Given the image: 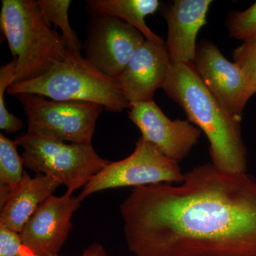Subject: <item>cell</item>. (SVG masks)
<instances>
[{
    "instance_id": "cell-14",
    "label": "cell",
    "mask_w": 256,
    "mask_h": 256,
    "mask_svg": "<svg viewBox=\"0 0 256 256\" xmlns=\"http://www.w3.org/2000/svg\"><path fill=\"white\" fill-rule=\"evenodd\" d=\"M62 185L52 176L36 174L31 178L24 172L22 180L12 190L0 214V226L20 234L42 204Z\"/></svg>"
},
{
    "instance_id": "cell-7",
    "label": "cell",
    "mask_w": 256,
    "mask_h": 256,
    "mask_svg": "<svg viewBox=\"0 0 256 256\" xmlns=\"http://www.w3.org/2000/svg\"><path fill=\"white\" fill-rule=\"evenodd\" d=\"M178 164L140 137L130 156L109 162L84 186L78 198L82 202L92 194L108 188L181 183L184 174Z\"/></svg>"
},
{
    "instance_id": "cell-22",
    "label": "cell",
    "mask_w": 256,
    "mask_h": 256,
    "mask_svg": "<svg viewBox=\"0 0 256 256\" xmlns=\"http://www.w3.org/2000/svg\"><path fill=\"white\" fill-rule=\"evenodd\" d=\"M80 256H108L105 248L98 242H94L82 252Z\"/></svg>"
},
{
    "instance_id": "cell-12",
    "label": "cell",
    "mask_w": 256,
    "mask_h": 256,
    "mask_svg": "<svg viewBox=\"0 0 256 256\" xmlns=\"http://www.w3.org/2000/svg\"><path fill=\"white\" fill-rule=\"evenodd\" d=\"M172 66L165 42L146 40L118 78L130 104L153 101L156 90L164 86Z\"/></svg>"
},
{
    "instance_id": "cell-4",
    "label": "cell",
    "mask_w": 256,
    "mask_h": 256,
    "mask_svg": "<svg viewBox=\"0 0 256 256\" xmlns=\"http://www.w3.org/2000/svg\"><path fill=\"white\" fill-rule=\"evenodd\" d=\"M8 92L14 96L36 94L58 101L94 102L111 112H122L130 105L118 79L106 75L80 53L69 48L64 60L46 74L33 80L11 84Z\"/></svg>"
},
{
    "instance_id": "cell-23",
    "label": "cell",
    "mask_w": 256,
    "mask_h": 256,
    "mask_svg": "<svg viewBox=\"0 0 256 256\" xmlns=\"http://www.w3.org/2000/svg\"><path fill=\"white\" fill-rule=\"evenodd\" d=\"M12 190L8 186L0 184V208H2L6 204L11 196Z\"/></svg>"
},
{
    "instance_id": "cell-21",
    "label": "cell",
    "mask_w": 256,
    "mask_h": 256,
    "mask_svg": "<svg viewBox=\"0 0 256 256\" xmlns=\"http://www.w3.org/2000/svg\"><path fill=\"white\" fill-rule=\"evenodd\" d=\"M31 252L24 246L20 234L0 226V256H30Z\"/></svg>"
},
{
    "instance_id": "cell-9",
    "label": "cell",
    "mask_w": 256,
    "mask_h": 256,
    "mask_svg": "<svg viewBox=\"0 0 256 256\" xmlns=\"http://www.w3.org/2000/svg\"><path fill=\"white\" fill-rule=\"evenodd\" d=\"M196 73L212 94L234 117L242 120L256 88L240 68L229 62L212 42L197 44L193 63Z\"/></svg>"
},
{
    "instance_id": "cell-24",
    "label": "cell",
    "mask_w": 256,
    "mask_h": 256,
    "mask_svg": "<svg viewBox=\"0 0 256 256\" xmlns=\"http://www.w3.org/2000/svg\"><path fill=\"white\" fill-rule=\"evenodd\" d=\"M35 256V255H33V256Z\"/></svg>"
},
{
    "instance_id": "cell-20",
    "label": "cell",
    "mask_w": 256,
    "mask_h": 256,
    "mask_svg": "<svg viewBox=\"0 0 256 256\" xmlns=\"http://www.w3.org/2000/svg\"><path fill=\"white\" fill-rule=\"evenodd\" d=\"M233 60L256 88V38L242 42L236 48Z\"/></svg>"
},
{
    "instance_id": "cell-13",
    "label": "cell",
    "mask_w": 256,
    "mask_h": 256,
    "mask_svg": "<svg viewBox=\"0 0 256 256\" xmlns=\"http://www.w3.org/2000/svg\"><path fill=\"white\" fill-rule=\"evenodd\" d=\"M212 2L210 0H176L163 10L168 30L165 44L172 65L193 64L197 36L206 24Z\"/></svg>"
},
{
    "instance_id": "cell-6",
    "label": "cell",
    "mask_w": 256,
    "mask_h": 256,
    "mask_svg": "<svg viewBox=\"0 0 256 256\" xmlns=\"http://www.w3.org/2000/svg\"><path fill=\"white\" fill-rule=\"evenodd\" d=\"M28 118V132L62 142L92 144L96 121L104 108L84 101L46 100L36 94L14 96Z\"/></svg>"
},
{
    "instance_id": "cell-19",
    "label": "cell",
    "mask_w": 256,
    "mask_h": 256,
    "mask_svg": "<svg viewBox=\"0 0 256 256\" xmlns=\"http://www.w3.org/2000/svg\"><path fill=\"white\" fill-rule=\"evenodd\" d=\"M226 28L232 38L240 41L256 38V2L242 12H233L228 15Z\"/></svg>"
},
{
    "instance_id": "cell-17",
    "label": "cell",
    "mask_w": 256,
    "mask_h": 256,
    "mask_svg": "<svg viewBox=\"0 0 256 256\" xmlns=\"http://www.w3.org/2000/svg\"><path fill=\"white\" fill-rule=\"evenodd\" d=\"M16 143L0 134V184L14 190L22 180L23 160L18 156Z\"/></svg>"
},
{
    "instance_id": "cell-16",
    "label": "cell",
    "mask_w": 256,
    "mask_h": 256,
    "mask_svg": "<svg viewBox=\"0 0 256 256\" xmlns=\"http://www.w3.org/2000/svg\"><path fill=\"white\" fill-rule=\"evenodd\" d=\"M72 2L70 0H38L40 12L45 22L50 26V24L58 26L62 32L69 50L80 53L82 44L70 26L68 18V9Z\"/></svg>"
},
{
    "instance_id": "cell-11",
    "label": "cell",
    "mask_w": 256,
    "mask_h": 256,
    "mask_svg": "<svg viewBox=\"0 0 256 256\" xmlns=\"http://www.w3.org/2000/svg\"><path fill=\"white\" fill-rule=\"evenodd\" d=\"M80 204L78 197L68 192L60 196L48 197L20 233L24 246L35 256H58L72 228V216Z\"/></svg>"
},
{
    "instance_id": "cell-2",
    "label": "cell",
    "mask_w": 256,
    "mask_h": 256,
    "mask_svg": "<svg viewBox=\"0 0 256 256\" xmlns=\"http://www.w3.org/2000/svg\"><path fill=\"white\" fill-rule=\"evenodd\" d=\"M163 90L210 142L212 164L226 172L246 173L242 120L236 118L202 82L193 64L172 65Z\"/></svg>"
},
{
    "instance_id": "cell-18",
    "label": "cell",
    "mask_w": 256,
    "mask_h": 256,
    "mask_svg": "<svg viewBox=\"0 0 256 256\" xmlns=\"http://www.w3.org/2000/svg\"><path fill=\"white\" fill-rule=\"evenodd\" d=\"M16 58L2 65L0 68V129L8 133H13L22 130L21 120L10 114L5 106L4 96L6 88L12 84L16 70Z\"/></svg>"
},
{
    "instance_id": "cell-1",
    "label": "cell",
    "mask_w": 256,
    "mask_h": 256,
    "mask_svg": "<svg viewBox=\"0 0 256 256\" xmlns=\"http://www.w3.org/2000/svg\"><path fill=\"white\" fill-rule=\"evenodd\" d=\"M134 256H256V180L206 163L181 183L133 188L120 206Z\"/></svg>"
},
{
    "instance_id": "cell-5",
    "label": "cell",
    "mask_w": 256,
    "mask_h": 256,
    "mask_svg": "<svg viewBox=\"0 0 256 256\" xmlns=\"http://www.w3.org/2000/svg\"><path fill=\"white\" fill-rule=\"evenodd\" d=\"M14 142L23 149L22 158L26 168L52 176L70 193L84 188L109 163L92 144H67L30 132L18 136Z\"/></svg>"
},
{
    "instance_id": "cell-10",
    "label": "cell",
    "mask_w": 256,
    "mask_h": 256,
    "mask_svg": "<svg viewBox=\"0 0 256 256\" xmlns=\"http://www.w3.org/2000/svg\"><path fill=\"white\" fill-rule=\"evenodd\" d=\"M128 118L143 139L151 143L170 160L180 162L198 142L202 131L188 120H172L154 100L130 105Z\"/></svg>"
},
{
    "instance_id": "cell-8",
    "label": "cell",
    "mask_w": 256,
    "mask_h": 256,
    "mask_svg": "<svg viewBox=\"0 0 256 256\" xmlns=\"http://www.w3.org/2000/svg\"><path fill=\"white\" fill-rule=\"evenodd\" d=\"M146 40L124 20L95 15L85 43V58L106 75L118 79Z\"/></svg>"
},
{
    "instance_id": "cell-3",
    "label": "cell",
    "mask_w": 256,
    "mask_h": 256,
    "mask_svg": "<svg viewBox=\"0 0 256 256\" xmlns=\"http://www.w3.org/2000/svg\"><path fill=\"white\" fill-rule=\"evenodd\" d=\"M0 28L18 62L12 84L42 76L66 55L65 38L45 22L37 1L2 0Z\"/></svg>"
},
{
    "instance_id": "cell-15",
    "label": "cell",
    "mask_w": 256,
    "mask_h": 256,
    "mask_svg": "<svg viewBox=\"0 0 256 256\" xmlns=\"http://www.w3.org/2000/svg\"><path fill=\"white\" fill-rule=\"evenodd\" d=\"M88 9L95 15H105L124 20L140 32L146 41L164 43L146 24V18L159 9L158 0H89Z\"/></svg>"
}]
</instances>
